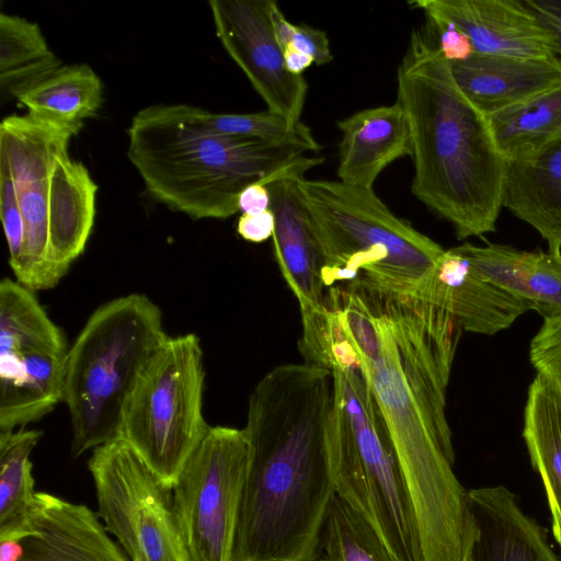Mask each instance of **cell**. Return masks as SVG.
I'll list each match as a JSON object with an SVG mask.
<instances>
[{
  "label": "cell",
  "instance_id": "cell-1",
  "mask_svg": "<svg viewBox=\"0 0 561 561\" xmlns=\"http://www.w3.org/2000/svg\"><path fill=\"white\" fill-rule=\"evenodd\" d=\"M379 340L362 371L394 447L424 561H469L477 527L453 466L446 389L461 333L443 307L415 296L356 290Z\"/></svg>",
  "mask_w": 561,
  "mask_h": 561
},
{
  "label": "cell",
  "instance_id": "cell-2",
  "mask_svg": "<svg viewBox=\"0 0 561 561\" xmlns=\"http://www.w3.org/2000/svg\"><path fill=\"white\" fill-rule=\"evenodd\" d=\"M335 374L307 363L267 371L249 397V463L231 561H319L335 479Z\"/></svg>",
  "mask_w": 561,
  "mask_h": 561
},
{
  "label": "cell",
  "instance_id": "cell-3",
  "mask_svg": "<svg viewBox=\"0 0 561 561\" xmlns=\"http://www.w3.org/2000/svg\"><path fill=\"white\" fill-rule=\"evenodd\" d=\"M397 102L411 133L413 195L449 221L459 240L494 231L507 161L427 26L411 33L397 70Z\"/></svg>",
  "mask_w": 561,
  "mask_h": 561
},
{
  "label": "cell",
  "instance_id": "cell-4",
  "mask_svg": "<svg viewBox=\"0 0 561 561\" xmlns=\"http://www.w3.org/2000/svg\"><path fill=\"white\" fill-rule=\"evenodd\" d=\"M201 107L156 104L140 110L127 129L129 161L147 192L193 219H226L240 194L308 162L305 149L218 133Z\"/></svg>",
  "mask_w": 561,
  "mask_h": 561
},
{
  "label": "cell",
  "instance_id": "cell-5",
  "mask_svg": "<svg viewBox=\"0 0 561 561\" xmlns=\"http://www.w3.org/2000/svg\"><path fill=\"white\" fill-rule=\"evenodd\" d=\"M75 135L30 114L0 124V198L18 207L23 233L12 272L33 291L60 282L93 228L98 185L84 164L69 157Z\"/></svg>",
  "mask_w": 561,
  "mask_h": 561
},
{
  "label": "cell",
  "instance_id": "cell-6",
  "mask_svg": "<svg viewBox=\"0 0 561 561\" xmlns=\"http://www.w3.org/2000/svg\"><path fill=\"white\" fill-rule=\"evenodd\" d=\"M324 255L325 289L346 285L385 296H413L445 250L396 216L374 188L300 180Z\"/></svg>",
  "mask_w": 561,
  "mask_h": 561
},
{
  "label": "cell",
  "instance_id": "cell-7",
  "mask_svg": "<svg viewBox=\"0 0 561 561\" xmlns=\"http://www.w3.org/2000/svg\"><path fill=\"white\" fill-rule=\"evenodd\" d=\"M168 336L161 309L144 294L117 297L92 312L69 347L65 368L72 457L119 437L128 394Z\"/></svg>",
  "mask_w": 561,
  "mask_h": 561
},
{
  "label": "cell",
  "instance_id": "cell-8",
  "mask_svg": "<svg viewBox=\"0 0 561 561\" xmlns=\"http://www.w3.org/2000/svg\"><path fill=\"white\" fill-rule=\"evenodd\" d=\"M333 373L340 389L332 427L335 493L397 561H424L410 492L362 368Z\"/></svg>",
  "mask_w": 561,
  "mask_h": 561
},
{
  "label": "cell",
  "instance_id": "cell-9",
  "mask_svg": "<svg viewBox=\"0 0 561 561\" xmlns=\"http://www.w3.org/2000/svg\"><path fill=\"white\" fill-rule=\"evenodd\" d=\"M205 369L198 336H168L125 402L119 437L173 484L210 425L203 414Z\"/></svg>",
  "mask_w": 561,
  "mask_h": 561
},
{
  "label": "cell",
  "instance_id": "cell-10",
  "mask_svg": "<svg viewBox=\"0 0 561 561\" xmlns=\"http://www.w3.org/2000/svg\"><path fill=\"white\" fill-rule=\"evenodd\" d=\"M68 344L34 291L0 283V432L35 422L62 402Z\"/></svg>",
  "mask_w": 561,
  "mask_h": 561
},
{
  "label": "cell",
  "instance_id": "cell-11",
  "mask_svg": "<svg viewBox=\"0 0 561 561\" xmlns=\"http://www.w3.org/2000/svg\"><path fill=\"white\" fill-rule=\"evenodd\" d=\"M98 516L131 561H190L173 488L123 438L92 450L88 461Z\"/></svg>",
  "mask_w": 561,
  "mask_h": 561
},
{
  "label": "cell",
  "instance_id": "cell-12",
  "mask_svg": "<svg viewBox=\"0 0 561 561\" xmlns=\"http://www.w3.org/2000/svg\"><path fill=\"white\" fill-rule=\"evenodd\" d=\"M248 463L244 430L221 425L184 463L173 495L190 561H231Z\"/></svg>",
  "mask_w": 561,
  "mask_h": 561
},
{
  "label": "cell",
  "instance_id": "cell-13",
  "mask_svg": "<svg viewBox=\"0 0 561 561\" xmlns=\"http://www.w3.org/2000/svg\"><path fill=\"white\" fill-rule=\"evenodd\" d=\"M273 0H210L216 34L267 105L291 123L301 122L308 83L290 73L272 22Z\"/></svg>",
  "mask_w": 561,
  "mask_h": 561
},
{
  "label": "cell",
  "instance_id": "cell-14",
  "mask_svg": "<svg viewBox=\"0 0 561 561\" xmlns=\"http://www.w3.org/2000/svg\"><path fill=\"white\" fill-rule=\"evenodd\" d=\"M322 162V157L312 158L264 184L271 194L270 209L275 219L272 237L275 259L299 302L300 312L320 307L327 291L322 278L323 251L300 188L304 174Z\"/></svg>",
  "mask_w": 561,
  "mask_h": 561
},
{
  "label": "cell",
  "instance_id": "cell-15",
  "mask_svg": "<svg viewBox=\"0 0 561 561\" xmlns=\"http://www.w3.org/2000/svg\"><path fill=\"white\" fill-rule=\"evenodd\" d=\"M411 4L455 23L470 38L474 54L530 59L561 55L557 37L525 0H415Z\"/></svg>",
  "mask_w": 561,
  "mask_h": 561
},
{
  "label": "cell",
  "instance_id": "cell-16",
  "mask_svg": "<svg viewBox=\"0 0 561 561\" xmlns=\"http://www.w3.org/2000/svg\"><path fill=\"white\" fill-rule=\"evenodd\" d=\"M18 540V561H129L96 513L46 492H36Z\"/></svg>",
  "mask_w": 561,
  "mask_h": 561
},
{
  "label": "cell",
  "instance_id": "cell-17",
  "mask_svg": "<svg viewBox=\"0 0 561 561\" xmlns=\"http://www.w3.org/2000/svg\"><path fill=\"white\" fill-rule=\"evenodd\" d=\"M415 297L445 308L461 331L493 335L510 328L531 305L478 275L455 248L445 250Z\"/></svg>",
  "mask_w": 561,
  "mask_h": 561
},
{
  "label": "cell",
  "instance_id": "cell-18",
  "mask_svg": "<svg viewBox=\"0 0 561 561\" xmlns=\"http://www.w3.org/2000/svg\"><path fill=\"white\" fill-rule=\"evenodd\" d=\"M477 527L469 561H560L548 533L503 485L468 491Z\"/></svg>",
  "mask_w": 561,
  "mask_h": 561
},
{
  "label": "cell",
  "instance_id": "cell-19",
  "mask_svg": "<svg viewBox=\"0 0 561 561\" xmlns=\"http://www.w3.org/2000/svg\"><path fill=\"white\" fill-rule=\"evenodd\" d=\"M339 181L373 188L378 175L393 161L412 156L411 133L399 102L358 111L336 123Z\"/></svg>",
  "mask_w": 561,
  "mask_h": 561
},
{
  "label": "cell",
  "instance_id": "cell-20",
  "mask_svg": "<svg viewBox=\"0 0 561 561\" xmlns=\"http://www.w3.org/2000/svg\"><path fill=\"white\" fill-rule=\"evenodd\" d=\"M448 64L459 89L486 116L561 84L560 58L473 54Z\"/></svg>",
  "mask_w": 561,
  "mask_h": 561
},
{
  "label": "cell",
  "instance_id": "cell-21",
  "mask_svg": "<svg viewBox=\"0 0 561 561\" xmlns=\"http://www.w3.org/2000/svg\"><path fill=\"white\" fill-rule=\"evenodd\" d=\"M503 206L540 233L548 252L561 253V138L507 162Z\"/></svg>",
  "mask_w": 561,
  "mask_h": 561
},
{
  "label": "cell",
  "instance_id": "cell-22",
  "mask_svg": "<svg viewBox=\"0 0 561 561\" xmlns=\"http://www.w3.org/2000/svg\"><path fill=\"white\" fill-rule=\"evenodd\" d=\"M522 435L543 484L552 535L561 551V388L540 375L528 388Z\"/></svg>",
  "mask_w": 561,
  "mask_h": 561
},
{
  "label": "cell",
  "instance_id": "cell-23",
  "mask_svg": "<svg viewBox=\"0 0 561 561\" xmlns=\"http://www.w3.org/2000/svg\"><path fill=\"white\" fill-rule=\"evenodd\" d=\"M99 76L85 64L64 66L19 101L31 116L78 134L103 101Z\"/></svg>",
  "mask_w": 561,
  "mask_h": 561
},
{
  "label": "cell",
  "instance_id": "cell-24",
  "mask_svg": "<svg viewBox=\"0 0 561 561\" xmlns=\"http://www.w3.org/2000/svg\"><path fill=\"white\" fill-rule=\"evenodd\" d=\"M64 67L39 26L24 18L0 14V100L3 104L38 85Z\"/></svg>",
  "mask_w": 561,
  "mask_h": 561
},
{
  "label": "cell",
  "instance_id": "cell-25",
  "mask_svg": "<svg viewBox=\"0 0 561 561\" xmlns=\"http://www.w3.org/2000/svg\"><path fill=\"white\" fill-rule=\"evenodd\" d=\"M486 118L507 162L527 158L561 138V84Z\"/></svg>",
  "mask_w": 561,
  "mask_h": 561
},
{
  "label": "cell",
  "instance_id": "cell-26",
  "mask_svg": "<svg viewBox=\"0 0 561 561\" xmlns=\"http://www.w3.org/2000/svg\"><path fill=\"white\" fill-rule=\"evenodd\" d=\"M43 435L24 427L0 432V540L20 539L36 491L30 455Z\"/></svg>",
  "mask_w": 561,
  "mask_h": 561
},
{
  "label": "cell",
  "instance_id": "cell-27",
  "mask_svg": "<svg viewBox=\"0 0 561 561\" xmlns=\"http://www.w3.org/2000/svg\"><path fill=\"white\" fill-rule=\"evenodd\" d=\"M320 561H397L373 527L336 494L321 540Z\"/></svg>",
  "mask_w": 561,
  "mask_h": 561
},
{
  "label": "cell",
  "instance_id": "cell-28",
  "mask_svg": "<svg viewBox=\"0 0 561 561\" xmlns=\"http://www.w3.org/2000/svg\"><path fill=\"white\" fill-rule=\"evenodd\" d=\"M204 122L224 135L267 142L295 145L307 152H319L321 145L302 122L291 123L268 110L257 113H211L201 110Z\"/></svg>",
  "mask_w": 561,
  "mask_h": 561
},
{
  "label": "cell",
  "instance_id": "cell-29",
  "mask_svg": "<svg viewBox=\"0 0 561 561\" xmlns=\"http://www.w3.org/2000/svg\"><path fill=\"white\" fill-rule=\"evenodd\" d=\"M456 249L482 278L527 300L525 271L529 251L504 244L477 247L471 243H463Z\"/></svg>",
  "mask_w": 561,
  "mask_h": 561
},
{
  "label": "cell",
  "instance_id": "cell-30",
  "mask_svg": "<svg viewBox=\"0 0 561 561\" xmlns=\"http://www.w3.org/2000/svg\"><path fill=\"white\" fill-rule=\"evenodd\" d=\"M525 285L533 310L542 318L561 314V253L529 252Z\"/></svg>",
  "mask_w": 561,
  "mask_h": 561
},
{
  "label": "cell",
  "instance_id": "cell-31",
  "mask_svg": "<svg viewBox=\"0 0 561 561\" xmlns=\"http://www.w3.org/2000/svg\"><path fill=\"white\" fill-rule=\"evenodd\" d=\"M272 22L283 51L285 48L291 47L312 57L318 66L332 61L330 41L324 31L306 24L290 23L276 2L272 8Z\"/></svg>",
  "mask_w": 561,
  "mask_h": 561
},
{
  "label": "cell",
  "instance_id": "cell-32",
  "mask_svg": "<svg viewBox=\"0 0 561 561\" xmlns=\"http://www.w3.org/2000/svg\"><path fill=\"white\" fill-rule=\"evenodd\" d=\"M529 360L537 375L561 388V314L543 318L530 342Z\"/></svg>",
  "mask_w": 561,
  "mask_h": 561
},
{
  "label": "cell",
  "instance_id": "cell-33",
  "mask_svg": "<svg viewBox=\"0 0 561 561\" xmlns=\"http://www.w3.org/2000/svg\"><path fill=\"white\" fill-rule=\"evenodd\" d=\"M422 11L426 18V26L448 62L462 61L474 54L470 38L455 23L436 12Z\"/></svg>",
  "mask_w": 561,
  "mask_h": 561
},
{
  "label": "cell",
  "instance_id": "cell-34",
  "mask_svg": "<svg viewBox=\"0 0 561 561\" xmlns=\"http://www.w3.org/2000/svg\"><path fill=\"white\" fill-rule=\"evenodd\" d=\"M274 214L271 209L257 214H241L237 224V232L244 240L260 243L273 237Z\"/></svg>",
  "mask_w": 561,
  "mask_h": 561
},
{
  "label": "cell",
  "instance_id": "cell-35",
  "mask_svg": "<svg viewBox=\"0 0 561 561\" xmlns=\"http://www.w3.org/2000/svg\"><path fill=\"white\" fill-rule=\"evenodd\" d=\"M239 211L242 214L257 215L271 208V194L266 185L255 183L248 186L240 194Z\"/></svg>",
  "mask_w": 561,
  "mask_h": 561
},
{
  "label": "cell",
  "instance_id": "cell-36",
  "mask_svg": "<svg viewBox=\"0 0 561 561\" xmlns=\"http://www.w3.org/2000/svg\"><path fill=\"white\" fill-rule=\"evenodd\" d=\"M525 2L554 34L561 48V0H525ZM559 58L561 59V55Z\"/></svg>",
  "mask_w": 561,
  "mask_h": 561
},
{
  "label": "cell",
  "instance_id": "cell-37",
  "mask_svg": "<svg viewBox=\"0 0 561 561\" xmlns=\"http://www.w3.org/2000/svg\"><path fill=\"white\" fill-rule=\"evenodd\" d=\"M284 60L287 70L297 76H302L304 71L314 64L312 57L291 47L284 49Z\"/></svg>",
  "mask_w": 561,
  "mask_h": 561
}]
</instances>
